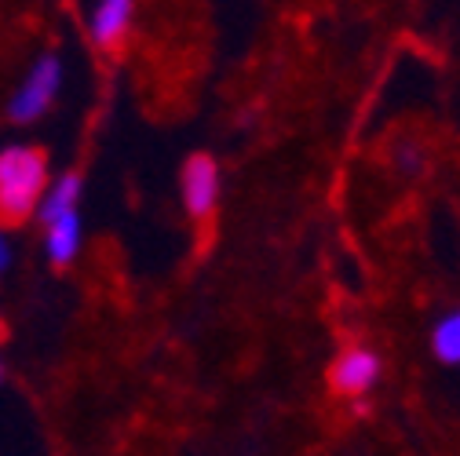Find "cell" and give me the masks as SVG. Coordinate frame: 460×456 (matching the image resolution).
I'll list each match as a JSON object with an SVG mask.
<instances>
[{
	"mask_svg": "<svg viewBox=\"0 0 460 456\" xmlns=\"http://www.w3.org/2000/svg\"><path fill=\"white\" fill-rule=\"evenodd\" d=\"M48 157L37 146H12L0 153V226L26 223L44 201Z\"/></svg>",
	"mask_w": 460,
	"mask_h": 456,
	"instance_id": "6da1fadb",
	"label": "cell"
},
{
	"mask_svg": "<svg viewBox=\"0 0 460 456\" xmlns=\"http://www.w3.org/2000/svg\"><path fill=\"white\" fill-rule=\"evenodd\" d=\"M180 190H183V205H187L190 219L194 223H208L212 212H216V205H219V190H223L219 164L208 153L187 157L183 176H180Z\"/></svg>",
	"mask_w": 460,
	"mask_h": 456,
	"instance_id": "7a4b0ae2",
	"label": "cell"
},
{
	"mask_svg": "<svg viewBox=\"0 0 460 456\" xmlns=\"http://www.w3.org/2000/svg\"><path fill=\"white\" fill-rule=\"evenodd\" d=\"M380 355L369 347H343L329 365V387L340 398H362L380 380Z\"/></svg>",
	"mask_w": 460,
	"mask_h": 456,
	"instance_id": "3957f363",
	"label": "cell"
},
{
	"mask_svg": "<svg viewBox=\"0 0 460 456\" xmlns=\"http://www.w3.org/2000/svg\"><path fill=\"white\" fill-rule=\"evenodd\" d=\"M59 81H63V63L55 59V55H44V59L30 70L26 84L12 99V121H19V125L37 121L40 113L51 106L55 92H59Z\"/></svg>",
	"mask_w": 460,
	"mask_h": 456,
	"instance_id": "277c9868",
	"label": "cell"
},
{
	"mask_svg": "<svg viewBox=\"0 0 460 456\" xmlns=\"http://www.w3.org/2000/svg\"><path fill=\"white\" fill-rule=\"evenodd\" d=\"M132 15H136L132 0H102V4L92 12V19H88L92 40L102 51H118L125 44L128 30H132Z\"/></svg>",
	"mask_w": 460,
	"mask_h": 456,
	"instance_id": "5b68a950",
	"label": "cell"
},
{
	"mask_svg": "<svg viewBox=\"0 0 460 456\" xmlns=\"http://www.w3.org/2000/svg\"><path fill=\"white\" fill-rule=\"evenodd\" d=\"M77 197H81V176H77V172H66L59 183L48 190V197L40 201V219H44V226L74 215V212H77Z\"/></svg>",
	"mask_w": 460,
	"mask_h": 456,
	"instance_id": "8992f818",
	"label": "cell"
},
{
	"mask_svg": "<svg viewBox=\"0 0 460 456\" xmlns=\"http://www.w3.org/2000/svg\"><path fill=\"white\" fill-rule=\"evenodd\" d=\"M77 249H81V219H77V212L48 226V256H51L55 267H70Z\"/></svg>",
	"mask_w": 460,
	"mask_h": 456,
	"instance_id": "52a82bcc",
	"label": "cell"
},
{
	"mask_svg": "<svg viewBox=\"0 0 460 456\" xmlns=\"http://www.w3.org/2000/svg\"><path fill=\"white\" fill-rule=\"evenodd\" d=\"M431 351L442 365H460V311H449L431 329Z\"/></svg>",
	"mask_w": 460,
	"mask_h": 456,
	"instance_id": "ba28073f",
	"label": "cell"
},
{
	"mask_svg": "<svg viewBox=\"0 0 460 456\" xmlns=\"http://www.w3.org/2000/svg\"><path fill=\"white\" fill-rule=\"evenodd\" d=\"M394 161H398V168H402L406 176H417V172H424V164H428V150H424L420 143L402 139L398 150H394Z\"/></svg>",
	"mask_w": 460,
	"mask_h": 456,
	"instance_id": "9c48e42d",
	"label": "cell"
},
{
	"mask_svg": "<svg viewBox=\"0 0 460 456\" xmlns=\"http://www.w3.org/2000/svg\"><path fill=\"white\" fill-rule=\"evenodd\" d=\"M8 263H12V249H8V241L0 238V274L8 270Z\"/></svg>",
	"mask_w": 460,
	"mask_h": 456,
	"instance_id": "30bf717a",
	"label": "cell"
}]
</instances>
